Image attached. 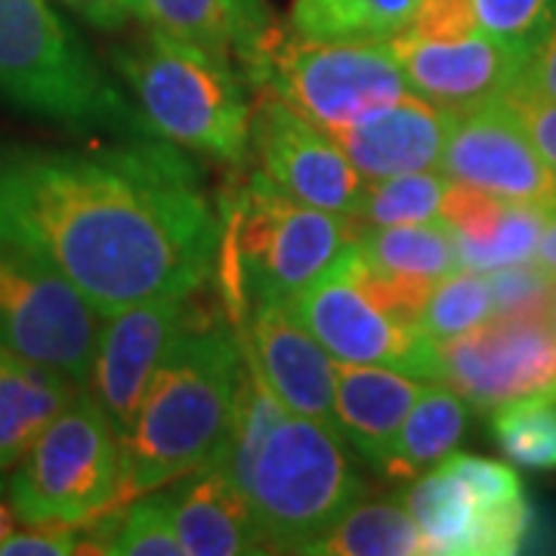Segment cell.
Listing matches in <instances>:
<instances>
[{"mask_svg":"<svg viewBox=\"0 0 556 556\" xmlns=\"http://www.w3.org/2000/svg\"><path fill=\"white\" fill-rule=\"evenodd\" d=\"M442 464L470 485V492L479 497L482 507H497V504H507V501H517V497L526 495L517 470H510L507 464H497L489 457L460 455V452L445 455Z\"/></svg>","mask_w":556,"mask_h":556,"instance_id":"836d02e7","label":"cell"},{"mask_svg":"<svg viewBox=\"0 0 556 556\" xmlns=\"http://www.w3.org/2000/svg\"><path fill=\"white\" fill-rule=\"evenodd\" d=\"M439 170L497 199L541 211L556 207V174L501 100L452 115Z\"/></svg>","mask_w":556,"mask_h":556,"instance_id":"5bb4252c","label":"cell"},{"mask_svg":"<svg viewBox=\"0 0 556 556\" xmlns=\"http://www.w3.org/2000/svg\"><path fill=\"white\" fill-rule=\"evenodd\" d=\"M437 383L479 415L529 396H556V325L547 313L489 316L457 338L437 340Z\"/></svg>","mask_w":556,"mask_h":556,"instance_id":"30bf717a","label":"cell"},{"mask_svg":"<svg viewBox=\"0 0 556 556\" xmlns=\"http://www.w3.org/2000/svg\"><path fill=\"white\" fill-rule=\"evenodd\" d=\"M501 455L522 470H556V396H529L492 412Z\"/></svg>","mask_w":556,"mask_h":556,"instance_id":"83f0119b","label":"cell"},{"mask_svg":"<svg viewBox=\"0 0 556 556\" xmlns=\"http://www.w3.org/2000/svg\"><path fill=\"white\" fill-rule=\"evenodd\" d=\"M236 65L251 87L288 102L321 130L412 93L390 40H313L278 22Z\"/></svg>","mask_w":556,"mask_h":556,"instance_id":"52a82bcc","label":"cell"},{"mask_svg":"<svg viewBox=\"0 0 556 556\" xmlns=\"http://www.w3.org/2000/svg\"><path fill=\"white\" fill-rule=\"evenodd\" d=\"M353 248L371 266L396 276L439 281L460 269L455 236L442 219L358 229Z\"/></svg>","mask_w":556,"mask_h":556,"instance_id":"d4e9b609","label":"cell"},{"mask_svg":"<svg viewBox=\"0 0 556 556\" xmlns=\"http://www.w3.org/2000/svg\"><path fill=\"white\" fill-rule=\"evenodd\" d=\"M112 62L149 134L223 164L248 159L254 105L236 60L152 28Z\"/></svg>","mask_w":556,"mask_h":556,"instance_id":"5b68a950","label":"cell"},{"mask_svg":"<svg viewBox=\"0 0 556 556\" xmlns=\"http://www.w3.org/2000/svg\"><path fill=\"white\" fill-rule=\"evenodd\" d=\"M78 20L100 28L115 31L130 20H142V0H62Z\"/></svg>","mask_w":556,"mask_h":556,"instance_id":"74e56055","label":"cell"},{"mask_svg":"<svg viewBox=\"0 0 556 556\" xmlns=\"http://www.w3.org/2000/svg\"><path fill=\"white\" fill-rule=\"evenodd\" d=\"M445 186H448V177L442 170L439 174L415 170V174H399V177L368 179L353 223L358 229H375V226L439 219Z\"/></svg>","mask_w":556,"mask_h":556,"instance_id":"4316f807","label":"cell"},{"mask_svg":"<svg viewBox=\"0 0 556 556\" xmlns=\"http://www.w3.org/2000/svg\"><path fill=\"white\" fill-rule=\"evenodd\" d=\"M219 455L248 501L266 554H309L365 482L346 439L331 424L291 412L257 371H248Z\"/></svg>","mask_w":556,"mask_h":556,"instance_id":"7a4b0ae2","label":"cell"},{"mask_svg":"<svg viewBox=\"0 0 556 556\" xmlns=\"http://www.w3.org/2000/svg\"><path fill=\"white\" fill-rule=\"evenodd\" d=\"M489 288L495 316H522V313H547L551 316V291L554 278H547L535 263H507L489 269Z\"/></svg>","mask_w":556,"mask_h":556,"instance_id":"1f68e13d","label":"cell"},{"mask_svg":"<svg viewBox=\"0 0 556 556\" xmlns=\"http://www.w3.org/2000/svg\"><path fill=\"white\" fill-rule=\"evenodd\" d=\"M219 303L236 325L257 303H294L356 241L350 217L318 211L285 195L263 170H254L219 199Z\"/></svg>","mask_w":556,"mask_h":556,"instance_id":"277c9868","label":"cell"},{"mask_svg":"<svg viewBox=\"0 0 556 556\" xmlns=\"http://www.w3.org/2000/svg\"><path fill=\"white\" fill-rule=\"evenodd\" d=\"M241 338L260 375L291 412L334 427V358L303 325L291 303L248 309Z\"/></svg>","mask_w":556,"mask_h":556,"instance_id":"2e32d148","label":"cell"},{"mask_svg":"<svg viewBox=\"0 0 556 556\" xmlns=\"http://www.w3.org/2000/svg\"><path fill=\"white\" fill-rule=\"evenodd\" d=\"M251 149L257 170L285 195L318 211L356 217L368 179L318 124L263 90L251 115Z\"/></svg>","mask_w":556,"mask_h":556,"instance_id":"7c38bea8","label":"cell"},{"mask_svg":"<svg viewBox=\"0 0 556 556\" xmlns=\"http://www.w3.org/2000/svg\"><path fill=\"white\" fill-rule=\"evenodd\" d=\"M291 306L334 362L387 365L437 383V340L420 328V321H402L380 309L340 260Z\"/></svg>","mask_w":556,"mask_h":556,"instance_id":"8fae6325","label":"cell"},{"mask_svg":"<svg viewBox=\"0 0 556 556\" xmlns=\"http://www.w3.org/2000/svg\"><path fill=\"white\" fill-rule=\"evenodd\" d=\"M479 31L532 53L556 16V0H473Z\"/></svg>","mask_w":556,"mask_h":556,"instance_id":"4dcf8cb0","label":"cell"},{"mask_svg":"<svg viewBox=\"0 0 556 556\" xmlns=\"http://www.w3.org/2000/svg\"><path fill=\"white\" fill-rule=\"evenodd\" d=\"M479 22L473 0H417L415 16L399 31L412 40L448 43L477 35Z\"/></svg>","mask_w":556,"mask_h":556,"instance_id":"d6a6232c","label":"cell"},{"mask_svg":"<svg viewBox=\"0 0 556 556\" xmlns=\"http://www.w3.org/2000/svg\"><path fill=\"white\" fill-rule=\"evenodd\" d=\"M313 556H417L424 538L405 497H358L309 547Z\"/></svg>","mask_w":556,"mask_h":556,"instance_id":"cb8c5ba5","label":"cell"},{"mask_svg":"<svg viewBox=\"0 0 556 556\" xmlns=\"http://www.w3.org/2000/svg\"><path fill=\"white\" fill-rule=\"evenodd\" d=\"M448 127L452 112L417 93H405L402 100L325 134L338 142L362 177L383 179L439 167Z\"/></svg>","mask_w":556,"mask_h":556,"instance_id":"e0dca14e","label":"cell"},{"mask_svg":"<svg viewBox=\"0 0 556 556\" xmlns=\"http://www.w3.org/2000/svg\"><path fill=\"white\" fill-rule=\"evenodd\" d=\"M402 497L420 529L424 554L473 556V538L485 507L442 460L433 470L415 477Z\"/></svg>","mask_w":556,"mask_h":556,"instance_id":"603a6c76","label":"cell"},{"mask_svg":"<svg viewBox=\"0 0 556 556\" xmlns=\"http://www.w3.org/2000/svg\"><path fill=\"white\" fill-rule=\"evenodd\" d=\"M544 217H547V211H541V207L510 201L489 239L473 241V244H457L460 269L489 273V269L507 266V263L532 260L541 229H544Z\"/></svg>","mask_w":556,"mask_h":556,"instance_id":"f546056e","label":"cell"},{"mask_svg":"<svg viewBox=\"0 0 556 556\" xmlns=\"http://www.w3.org/2000/svg\"><path fill=\"white\" fill-rule=\"evenodd\" d=\"M10 501L31 529H75L124 504V442L87 390L22 455Z\"/></svg>","mask_w":556,"mask_h":556,"instance_id":"ba28073f","label":"cell"},{"mask_svg":"<svg viewBox=\"0 0 556 556\" xmlns=\"http://www.w3.org/2000/svg\"><path fill=\"white\" fill-rule=\"evenodd\" d=\"M244 371L241 328L217 303L195 300L124 442V501L149 495L211 464L229 433Z\"/></svg>","mask_w":556,"mask_h":556,"instance_id":"3957f363","label":"cell"},{"mask_svg":"<svg viewBox=\"0 0 556 556\" xmlns=\"http://www.w3.org/2000/svg\"><path fill=\"white\" fill-rule=\"evenodd\" d=\"M532 263H535L544 276L556 281V207L547 211V217H544V229H541V239H538Z\"/></svg>","mask_w":556,"mask_h":556,"instance_id":"f35d334b","label":"cell"},{"mask_svg":"<svg viewBox=\"0 0 556 556\" xmlns=\"http://www.w3.org/2000/svg\"><path fill=\"white\" fill-rule=\"evenodd\" d=\"M0 102L72 134H149L50 0H0Z\"/></svg>","mask_w":556,"mask_h":556,"instance_id":"8992f818","label":"cell"},{"mask_svg":"<svg viewBox=\"0 0 556 556\" xmlns=\"http://www.w3.org/2000/svg\"><path fill=\"white\" fill-rule=\"evenodd\" d=\"M142 20L236 62L276 25L266 0H142Z\"/></svg>","mask_w":556,"mask_h":556,"instance_id":"44dd1931","label":"cell"},{"mask_svg":"<svg viewBox=\"0 0 556 556\" xmlns=\"http://www.w3.org/2000/svg\"><path fill=\"white\" fill-rule=\"evenodd\" d=\"M167 492V507L186 556L266 554L239 485L217 464H204Z\"/></svg>","mask_w":556,"mask_h":556,"instance_id":"d6986e66","label":"cell"},{"mask_svg":"<svg viewBox=\"0 0 556 556\" xmlns=\"http://www.w3.org/2000/svg\"><path fill=\"white\" fill-rule=\"evenodd\" d=\"M415 7L417 0H291L288 28L313 40H390Z\"/></svg>","mask_w":556,"mask_h":556,"instance_id":"484cf974","label":"cell"},{"mask_svg":"<svg viewBox=\"0 0 556 556\" xmlns=\"http://www.w3.org/2000/svg\"><path fill=\"white\" fill-rule=\"evenodd\" d=\"M78 554V526L75 529H38L7 538L0 556H65Z\"/></svg>","mask_w":556,"mask_h":556,"instance_id":"8d00e7d4","label":"cell"},{"mask_svg":"<svg viewBox=\"0 0 556 556\" xmlns=\"http://www.w3.org/2000/svg\"><path fill=\"white\" fill-rule=\"evenodd\" d=\"M501 102L517 115L522 130L529 134L532 146L538 149V155L547 161L556 174V100H544V97L526 93L519 87H510L501 97Z\"/></svg>","mask_w":556,"mask_h":556,"instance_id":"e575fe53","label":"cell"},{"mask_svg":"<svg viewBox=\"0 0 556 556\" xmlns=\"http://www.w3.org/2000/svg\"><path fill=\"white\" fill-rule=\"evenodd\" d=\"M424 393V380L387 365H334V430L371 470H378L402 420Z\"/></svg>","mask_w":556,"mask_h":556,"instance_id":"ac0fdd59","label":"cell"},{"mask_svg":"<svg viewBox=\"0 0 556 556\" xmlns=\"http://www.w3.org/2000/svg\"><path fill=\"white\" fill-rule=\"evenodd\" d=\"M470 408L452 387L433 383L424 387L415 408L402 420L396 439L375 473L387 479H415L433 470L439 460L455 452L467 433Z\"/></svg>","mask_w":556,"mask_h":556,"instance_id":"7402d4cb","label":"cell"},{"mask_svg":"<svg viewBox=\"0 0 556 556\" xmlns=\"http://www.w3.org/2000/svg\"><path fill=\"white\" fill-rule=\"evenodd\" d=\"M195 294L152 298L105 316L87 378V393L112 417L121 439L134 427L142 396L170 343L195 313Z\"/></svg>","mask_w":556,"mask_h":556,"instance_id":"4fadbf2b","label":"cell"},{"mask_svg":"<svg viewBox=\"0 0 556 556\" xmlns=\"http://www.w3.org/2000/svg\"><path fill=\"white\" fill-rule=\"evenodd\" d=\"M514 87L544 97V100H556V16L532 47V53L526 56V65Z\"/></svg>","mask_w":556,"mask_h":556,"instance_id":"d590c367","label":"cell"},{"mask_svg":"<svg viewBox=\"0 0 556 556\" xmlns=\"http://www.w3.org/2000/svg\"><path fill=\"white\" fill-rule=\"evenodd\" d=\"M0 241L47 260L105 318L214 285L223 217L199 167L155 134L100 149L0 139Z\"/></svg>","mask_w":556,"mask_h":556,"instance_id":"6da1fadb","label":"cell"},{"mask_svg":"<svg viewBox=\"0 0 556 556\" xmlns=\"http://www.w3.org/2000/svg\"><path fill=\"white\" fill-rule=\"evenodd\" d=\"M551 321L556 325V281H554V291H551Z\"/></svg>","mask_w":556,"mask_h":556,"instance_id":"ab89813d","label":"cell"},{"mask_svg":"<svg viewBox=\"0 0 556 556\" xmlns=\"http://www.w3.org/2000/svg\"><path fill=\"white\" fill-rule=\"evenodd\" d=\"M100 318L47 260L0 241V346L87 387Z\"/></svg>","mask_w":556,"mask_h":556,"instance_id":"9c48e42d","label":"cell"},{"mask_svg":"<svg viewBox=\"0 0 556 556\" xmlns=\"http://www.w3.org/2000/svg\"><path fill=\"white\" fill-rule=\"evenodd\" d=\"M84 390L31 358L0 346V470L16 467L43 427Z\"/></svg>","mask_w":556,"mask_h":556,"instance_id":"ffe728a7","label":"cell"},{"mask_svg":"<svg viewBox=\"0 0 556 556\" xmlns=\"http://www.w3.org/2000/svg\"><path fill=\"white\" fill-rule=\"evenodd\" d=\"M489 316H495L489 278L473 269H460L433 285L420 313V328L433 340H448L477 328Z\"/></svg>","mask_w":556,"mask_h":556,"instance_id":"f1b7e54d","label":"cell"},{"mask_svg":"<svg viewBox=\"0 0 556 556\" xmlns=\"http://www.w3.org/2000/svg\"><path fill=\"white\" fill-rule=\"evenodd\" d=\"M390 47L405 72L412 93L452 115L501 100L517 84L526 65L522 50L495 40L485 31L448 43L393 35Z\"/></svg>","mask_w":556,"mask_h":556,"instance_id":"9a60e30c","label":"cell"}]
</instances>
